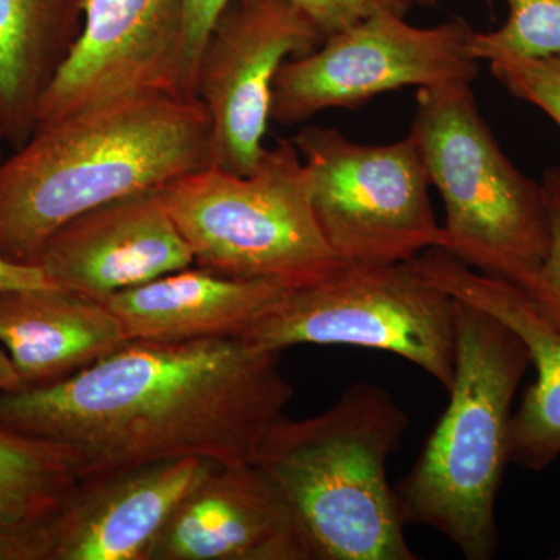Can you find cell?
Here are the masks:
<instances>
[{
  "instance_id": "obj_14",
  "label": "cell",
  "mask_w": 560,
  "mask_h": 560,
  "mask_svg": "<svg viewBox=\"0 0 560 560\" xmlns=\"http://www.w3.org/2000/svg\"><path fill=\"white\" fill-rule=\"evenodd\" d=\"M149 560H312L289 501L254 464L215 466L179 501Z\"/></svg>"
},
{
  "instance_id": "obj_10",
  "label": "cell",
  "mask_w": 560,
  "mask_h": 560,
  "mask_svg": "<svg viewBox=\"0 0 560 560\" xmlns=\"http://www.w3.org/2000/svg\"><path fill=\"white\" fill-rule=\"evenodd\" d=\"M323 40L290 0H232L206 40L194 83L210 124V165L242 176L256 172L279 69Z\"/></svg>"
},
{
  "instance_id": "obj_1",
  "label": "cell",
  "mask_w": 560,
  "mask_h": 560,
  "mask_svg": "<svg viewBox=\"0 0 560 560\" xmlns=\"http://www.w3.org/2000/svg\"><path fill=\"white\" fill-rule=\"evenodd\" d=\"M241 338L130 340L65 381L0 393V425L66 445L81 478L184 458L253 464L293 388Z\"/></svg>"
},
{
  "instance_id": "obj_25",
  "label": "cell",
  "mask_w": 560,
  "mask_h": 560,
  "mask_svg": "<svg viewBox=\"0 0 560 560\" xmlns=\"http://www.w3.org/2000/svg\"><path fill=\"white\" fill-rule=\"evenodd\" d=\"M40 522L13 525L0 521V560H43Z\"/></svg>"
},
{
  "instance_id": "obj_26",
  "label": "cell",
  "mask_w": 560,
  "mask_h": 560,
  "mask_svg": "<svg viewBox=\"0 0 560 560\" xmlns=\"http://www.w3.org/2000/svg\"><path fill=\"white\" fill-rule=\"evenodd\" d=\"M46 287L54 285L36 265L14 264L0 256V291L46 289Z\"/></svg>"
},
{
  "instance_id": "obj_4",
  "label": "cell",
  "mask_w": 560,
  "mask_h": 560,
  "mask_svg": "<svg viewBox=\"0 0 560 560\" xmlns=\"http://www.w3.org/2000/svg\"><path fill=\"white\" fill-rule=\"evenodd\" d=\"M528 368L514 331L458 301L451 400L394 492L407 525L438 530L469 560L499 551L497 497L511 463L512 407Z\"/></svg>"
},
{
  "instance_id": "obj_15",
  "label": "cell",
  "mask_w": 560,
  "mask_h": 560,
  "mask_svg": "<svg viewBox=\"0 0 560 560\" xmlns=\"http://www.w3.org/2000/svg\"><path fill=\"white\" fill-rule=\"evenodd\" d=\"M420 275L464 304L480 308L521 338L536 378L511 420V463L547 469L560 456V329L510 280L486 275L441 248L412 260Z\"/></svg>"
},
{
  "instance_id": "obj_24",
  "label": "cell",
  "mask_w": 560,
  "mask_h": 560,
  "mask_svg": "<svg viewBox=\"0 0 560 560\" xmlns=\"http://www.w3.org/2000/svg\"><path fill=\"white\" fill-rule=\"evenodd\" d=\"M232 0H184L183 95L194 98L198 61L213 25Z\"/></svg>"
},
{
  "instance_id": "obj_18",
  "label": "cell",
  "mask_w": 560,
  "mask_h": 560,
  "mask_svg": "<svg viewBox=\"0 0 560 560\" xmlns=\"http://www.w3.org/2000/svg\"><path fill=\"white\" fill-rule=\"evenodd\" d=\"M86 0H0V130L22 145L36 128L39 103L68 58Z\"/></svg>"
},
{
  "instance_id": "obj_21",
  "label": "cell",
  "mask_w": 560,
  "mask_h": 560,
  "mask_svg": "<svg viewBox=\"0 0 560 560\" xmlns=\"http://www.w3.org/2000/svg\"><path fill=\"white\" fill-rule=\"evenodd\" d=\"M490 72L521 101L544 110L560 128V54L544 58H497Z\"/></svg>"
},
{
  "instance_id": "obj_23",
  "label": "cell",
  "mask_w": 560,
  "mask_h": 560,
  "mask_svg": "<svg viewBox=\"0 0 560 560\" xmlns=\"http://www.w3.org/2000/svg\"><path fill=\"white\" fill-rule=\"evenodd\" d=\"M311 18L326 39L327 36L350 27L374 14L393 13L407 16L412 9H429L440 0H290Z\"/></svg>"
},
{
  "instance_id": "obj_20",
  "label": "cell",
  "mask_w": 560,
  "mask_h": 560,
  "mask_svg": "<svg viewBox=\"0 0 560 560\" xmlns=\"http://www.w3.org/2000/svg\"><path fill=\"white\" fill-rule=\"evenodd\" d=\"M510 16L495 32H475L470 51L478 61L544 58L560 54V0H504Z\"/></svg>"
},
{
  "instance_id": "obj_6",
  "label": "cell",
  "mask_w": 560,
  "mask_h": 560,
  "mask_svg": "<svg viewBox=\"0 0 560 560\" xmlns=\"http://www.w3.org/2000/svg\"><path fill=\"white\" fill-rule=\"evenodd\" d=\"M161 197L198 267L296 290L346 265L320 231L293 139L267 147L248 176L208 165L168 183Z\"/></svg>"
},
{
  "instance_id": "obj_29",
  "label": "cell",
  "mask_w": 560,
  "mask_h": 560,
  "mask_svg": "<svg viewBox=\"0 0 560 560\" xmlns=\"http://www.w3.org/2000/svg\"><path fill=\"white\" fill-rule=\"evenodd\" d=\"M558 559H560V552H559Z\"/></svg>"
},
{
  "instance_id": "obj_11",
  "label": "cell",
  "mask_w": 560,
  "mask_h": 560,
  "mask_svg": "<svg viewBox=\"0 0 560 560\" xmlns=\"http://www.w3.org/2000/svg\"><path fill=\"white\" fill-rule=\"evenodd\" d=\"M183 54L184 0H86L36 127L145 92L184 97Z\"/></svg>"
},
{
  "instance_id": "obj_17",
  "label": "cell",
  "mask_w": 560,
  "mask_h": 560,
  "mask_svg": "<svg viewBox=\"0 0 560 560\" xmlns=\"http://www.w3.org/2000/svg\"><path fill=\"white\" fill-rule=\"evenodd\" d=\"M128 341L101 301L57 287L0 291V346L22 388L65 381Z\"/></svg>"
},
{
  "instance_id": "obj_28",
  "label": "cell",
  "mask_w": 560,
  "mask_h": 560,
  "mask_svg": "<svg viewBox=\"0 0 560 560\" xmlns=\"http://www.w3.org/2000/svg\"><path fill=\"white\" fill-rule=\"evenodd\" d=\"M2 142H3V136H2V130H0V145H2Z\"/></svg>"
},
{
  "instance_id": "obj_19",
  "label": "cell",
  "mask_w": 560,
  "mask_h": 560,
  "mask_svg": "<svg viewBox=\"0 0 560 560\" xmlns=\"http://www.w3.org/2000/svg\"><path fill=\"white\" fill-rule=\"evenodd\" d=\"M79 480V458L66 445L0 425V521H44Z\"/></svg>"
},
{
  "instance_id": "obj_2",
  "label": "cell",
  "mask_w": 560,
  "mask_h": 560,
  "mask_svg": "<svg viewBox=\"0 0 560 560\" xmlns=\"http://www.w3.org/2000/svg\"><path fill=\"white\" fill-rule=\"evenodd\" d=\"M210 165V124L195 98L145 92L39 125L0 158V256L35 265L70 221L164 189Z\"/></svg>"
},
{
  "instance_id": "obj_16",
  "label": "cell",
  "mask_w": 560,
  "mask_h": 560,
  "mask_svg": "<svg viewBox=\"0 0 560 560\" xmlns=\"http://www.w3.org/2000/svg\"><path fill=\"white\" fill-rule=\"evenodd\" d=\"M290 291L267 280L232 278L191 265L103 304L120 320L128 340L242 338Z\"/></svg>"
},
{
  "instance_id": "obj_9",
  "label": "cell",
  "mask_w": 560,
  "mask_h": 560,
  "mask_svg": "<svg viewBox=\"0 0 560 560\" xmlns=\"http://www.w3.org/2000/svg\"><path fill=\"white\" fill-rule=\"evenodd\" d=\"M474 33L459 18L430 28L393 13L366 18L283 62L272 86L271 120L290 127L320 110L360 108L401 88L474 83L480 70L470 51Z\"/></svg>"
},
{
  "instance_id": "obj_12",
  "label": "cell",
  "mask_w": 560,
  "mask_h": 560,
  "mask_svg": "<svg viewBox=\"0 0 560 560\" xmlns=\"http://www.w3.org/2000/svg\"><path fill=\"white\" fill-rule=\"evenodd\" d=\"M213 467L184 458L81 478L40 522L43 560H149L179 501Z\"/></svg>"
},
{
  "instance_id": "obj_8",
  "label": "cell",
  "mask_w": 560,
  "mask_h": 560,
  "mask_svg": "<svg viewBox=\"0 0 560 560\" xmlns=\"http://www.w3.org/2000/svg\"><path fill=\"white\" fill-rule=\"evenodd\" d=\"M293 142L320 231L342 264H397L441 248L429 172L410 135L361 145L335 128L305 127Z\"/></svg>"
},
{
  "instance_id": "obj_7",
  "label": "cell",
  "mask_w": 560,
  "mask_h": 560,
  "mask_svg": "<svg viewBox=\"0 0 560 560\" xmlns=\"http://www.w3.org/2000/svg\"><path fill=\"white\" fill-rule=\"evenodd\" d=\"M458 301L420 275L412 260L345 265L291 290L241 340L282 353L293 346H357L401 357L451 389Z\"/></svg>"
},
{
  "instance_id": "obj_27",
  "label": "cell",
  "mask_w": 560,
  "mask_h": 560,
  "mask_svg": "<svg viewBox=\"0 0 560 560\" xmlns=\"http://www.w3.org/2000/svg\"><path fill=\"white\" fill-rule=\"evenodd\" d=\"M22 388V382L13 363H11L9 353L0 346V393H10Z\"/></svg>"
},
{
  "instance_id": "obj_22",
  "label": "cell",
  "mask_w": 560,
  "mask_h": 560,
  "mask_svg": "<svg viewBox=\"0 0 560 560\" xmlns=\"http://www.w3.org/2000/svg\"><path fill=\"white\" fill-rule=\"evenodd\" d=\"M548 213V246L539 271L521 287L560 329V167L545 172L540 180Z\"/></svg>"
},
{
  "instance_id": "obj_3",
  "label": "cell",
  "mask_w": 560,
  "mask_h": 560,
  "mask_svg": "<svg viewBox=\"0 0 560 560\" xmlns=\"http://www.w3.org/2000/svg\"><path fill=\"white\" fill-rule=\"evenodd\" d=\"M410 419L382 386L357 382L319 415L280 418L253 464L278 485L312 560H416L388 460Z\"/></svg>"
},
{
  "instance_id": "obj_13",
  "label": "cell",
  "mask_w": 560,
  "mask_h": 560,
  "mask_svg": "<svg viewBox=\"0 0 560 560\" xmlns=\"http://www.w3.org/2000/svg\"><path fill=\"white\" fill-rule=\"evenodd\" d=\"M194 264L161 190L83 213L62 226L35 261L51 285L101 302Z\"/></svg>"
},
{
  "instance_id": "obj_5",
  "label": "cell",
  "mask_w": 560,
  "mask_h": 560,
  "mask_svg": "<svg viewBox=\"0 0 560 560\" xmlns=\"http://www.w3.org/2000/svg\"><path fill=\"white\" fill-rule=\"evenodd\" d=\"M410 136L444 201L441 249L528 285L548 246L541 183L523 175L482 119L469 81L419 88Z\"/></svg>"
}]
</instances>
